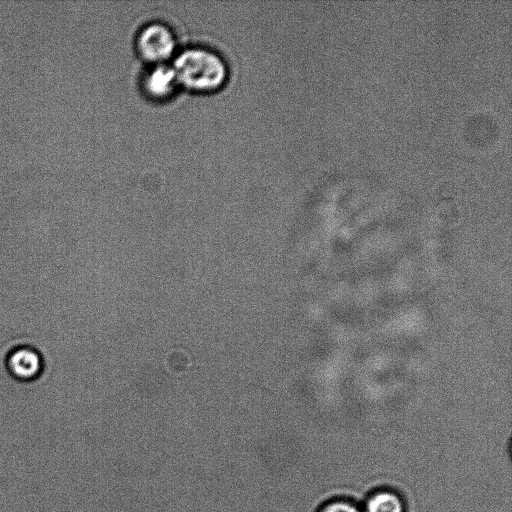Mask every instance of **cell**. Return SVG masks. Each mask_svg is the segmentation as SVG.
<instances>
[{
    "label": "cell",
    "instance_id": "obj_1",
    "mask_svg": "<svg viewBox=\"0 0 512 512\" xmlns=\"http://www.w3.org/2000/svg\"><path fill=\"white\" fill-rule=\"evenodd\" d=\"M173 68L179 83L196 90L219 87L227 75L222 57L205 47H189L175 58Z\"/></svg>",
    "mask_w": 512,
    "mask_h": 512
},
{
    "label": "cell",
    "instance_id": "obj_2",
    "mask_svg": "<svg viewBox=\"0 0 512 512\" xmlns=\"http://www.w3.org/2000/svg\"><path fill=\"white\" fill-rule=\"evenodd\" d=\"M176 45L172 30L164 23L152 22L139 31L136 38L138 52L147 60L160 62L169 57Z\"/></svg>",
    "mask_w": 512,
    "mask_h": 512
},
{
    "label": "cell",
    "instance_id": "obj_6",
    "mask_svg": "<svg viewBox=\"0 0 512 512\" xmlns=\"http://www.w3.org/2000/svg\"><path fill=\"white\" fill-rule=\"evenodd\" d=\"M317 512H363V510L350 500L334 499L322 505Z\"/></svg>",
    "mask_w": 512,
    "mask_h": 512
},
{
    "label": "cell",
    "instance_id": "obj_5",
    "mask_svg": "<svg viewBox=\"0 0 512 512\" xmlns=\"http://www.w3.org/2000/svg\"><path fill=\"white\" fill-rule=\"evenodd\" d=\"M363 512H406L402 497L391 489H379L371 493L365 502Z\"/></svg>",
    "mask_w": 512,
    "mask_h": 512
},
{
    "label": "cell",
    "instance_id": "obj_4",
    "mask_svg": "<svg viewBox=\"0 0 512 512\" xmlns=\"http://www.w3.org/2000/svg\"><path fill=\"white\" fill-rule=\"evenodd\" d=\"M10 372L17 378L28 380L36 377L41 370V359L30 348H19L8 358Z\"/></svg>",
    "mask_w": 512,
    "mask_h": 512
},
{
    "label": "cell",
    "instance_id": "obj_3",
    "mask_svg": "<svg viewBox=\"0 0 512 512\" xmlns=\"http://www.w3.org/2000/svg\"><path fill=\"white\" fill-rule=\"evenodd\" d=\"M145 92L155 98H163L172 94L179 84L173 66L157 63L143 77Z\"/></svg>",
    "mask_w": 512,
    "mask_h": 512
}]
</instances>
